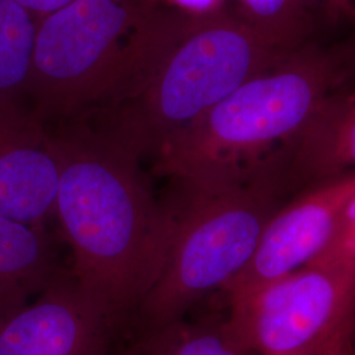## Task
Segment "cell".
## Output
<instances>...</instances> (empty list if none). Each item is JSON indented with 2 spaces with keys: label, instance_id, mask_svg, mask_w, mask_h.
<instances>
[{
  "label": "cell",
  "instance_id": "6da1fadb",
  "mask_svg": "<svg viewBox=\"0 0 355 355\" xmlns=\"http://www.w3.org/2000/svg\"><path fill=\"white\" fill-rule=\"evenodd\" d=\"M61 171L55 214L71 275L114 316L139 308L158 282L175 232L132 153L80 121L51 127Z\"/></svg>",
  "mask_w": 355,
  "mask_h": 355
},
{
  "label": "cell",
  "instance_id": "7a4b0ae2",
  "mask_svg": "<svg viewBox=\"0 0 355 355\" xmlns=\"http://www.w3.org/2000/svg\"><path fill=\"white\" fill-rule=\"evenodd\" d=\"M290 51L227 8L207 16L182 13L123 94L73 121L96 129L140 161L155 158L180 132Z\"/></svg>",
  "mask_w": 355,
  "mask_h": 355
},
{
  "label": "cell",
  "instance_id": "3957f363",
  "mask_svg": "<svg viewBox=\"0 0 355 355\" xmlns=\"http://www.w3.org/2000/svg\"><path fill=\"white\" fill-rule=\"evenodd\" d=\"M341 79L330 54L295 48L175 136L154 158L153 170L178 183L265 168L284 173L296 144Z\"/></svg>",
  "mask_w": 355,
  "mask_h": 355
},
{
  "label": "cell",
  "instance_id": "277c9868",
  "mask_svg": "<svg viewBox=\"0 0 355 355\" xmlns=\"http://www.w3.org/2000/svg\"><path fill=\"white\" fill-rule=\"evenodd\" d=\"M178 15L162 0H73L40 19L26 107L51 125L112 102L150 61Z\"/></svg>",
  "mask_w": 355,
  "mask_h": 355
},
{
  "label": "cell",
  "instance_id": "5b68a950",
  "mask_svg": "<svg viewBox=\"0 0 355 355\" xmlns=\"http://www.w3.org/2000/svg\"><path fill=\"white\" fill-rule=\"evenodd\" d=\"M179 184L186 192L183 202L171 208L175 232L165 267L139 306L150 328L182 318L191 305L241 271L279 209L284 186L274 168Z\"/></svg>",
  "mask_w": 355,
  "mask_h": 355
},
{
  "label": "cell",
  "instance_id": "8992f818",
  "mask_svg": "<svg viewBox=\"0 0 355 355\" xmlns=\"http://www.w3.org/2000/svg\"><path fill=\"white\" fill-rule=\"evenodd\" d=\"M225 325L255 355H353L355 267H302L229 302Z\"/></svg>",
  "mask_w": 355,
  "mask_h": 355
},
{
  "label": "cell",
  "instance_id": "52a82bcc",
  "mask_svg": "<svg viewBox=\"0 0 355 355\" xmlns=\"http://www.w3.org/2000/svg\"><path fill=\"white\" fill-rule=\"evenodd\" d=\"M268 220L249 262L221 288L239 300L306 266L355 196V170L308 187Z\"/></svg>",
  "mask_w": 355,
  "mask_h": 355
},
{
  "label": "cell",
  "instance_id": "ba28073f",
  "mask_svg": "<svg viewBox=\"0 0 355 355\" xmlns=\"http://www.w3.org/2000/svg\"><path fill=\"white\" fill-rule=\"evenodd\" d=\"M116 318L71 274L0 324V355H108Z\"/></svg>",
  "mask_w": 355,
  "mask_h": 355
},
{
  "label": "cell",
  "instance_id": "9c48e42d",
  "mask_svg": "<svg viewBox=\"0 0 355 355\" xmlns=\"http://www.w3.org/2000/svg\"><path fill=\"white\" fill-rule=\"evenodd\" d=\"M60 171L49 125L26 105L0 107V216L44 227L55 214Z\"/></svg>",
  "mask_w": 355,
  "mask_h": 355
},
{
  "label": "cell",
  "instance_id": "30bf717a",
  "mask_svg": "<svg viewBox=\"0 0 355 355\" xmlns=\"http://www.w3.org/2000/svg\"><path fill=\"white\" fill-rule=\"evenodd\" d=\"M355 170V91H336L296 144L283 183L313 186Z\"/></svg>",
  "mask_w": 355,
  "mask_h": 355
},
{
  "label": "cell",
  "instance_id": "8fae6325",
  "mask_svg": "<svg viewBox=\"0 0 355 355\" xmlns=\"http://www.w3.org/2000/svg\"><path fill=\"white\" fill-rule=\"evenodd\" d=\"M58 275L45 227L0 216V324Z\"/></svg>",
  "mask_w": 355,
  "mask_h": 355
},
{
  "label": "cell",
  "instance_id": "7c38bea8",
  "mask_svg": "<svg viewBox=\"0 0 355 355\" xmlns=\"http://www.w3.org/2000/svg\"><path fill=\"white\" fill-rule=\"evenodd\" d=\"M38 19L15 0H0V107L26 105Z\"/></svg>",
  "mask_w": 355,
  "mask_h": 355
},
{
  "label": "cell",
  "instance_id": "4fadbf2b",
  "mask_svg": "<svg viewBox=\"0 0 355 355\" xmlns=\"http://www.w3.org/2000/svg\"><path fill=\"white\" fill-rule=\"evenodd\" d=\"M125 355H255L230 334L225 321L187 324L182 318L152 328Z\"/></svg>",
  "mask_w": 355,
  "mask_h": 355
},
{
  "label": "cell",
  "instance_id": "5bb4252c",
  "mask_svg": "<svg viewBox=\"0 0 355 355\" xmlns=\"http://www.w3.org/2000/svg\"><path fill=\"white\" fill-rule=\"evenodd\" d=\"M236 15L275 46L292 51L305 26L303 0H237Z\"/></svg>",
  "mask_w": 355,
  "mask_h": 355
},
{
  "label": "cell",
  "instance_id": "9a60e30c",
  "mask_svg": "<svg viewBox=\"0 0 355 355\" xmlns=\"http://www.w3.org/2000/svg\"><path fill=\"white\" fill-rule=\"evenodd\" d=\"M308 265L355 267V196L345 207L325 248Z\"/></svg>",
  "mask_w": 355,
  "mask_h": 355
},
{
  "label": "cell",
  "instance_id": "2e32d148",
  "mask_svg": "<svg viewBox=\"0 0 355 355\" xmlns=\"http://www.w3.org/2000/svg\"><path fill=\"white\" fill-rule=\"evenodd\" d=\"M168 7L189 16H207L225 8V0H162Z\"/></svg>",
  "mask_w": 355,
  "mask_h": 355
},
{
  "label": "cell",
  "instance_id": "e0dca14e",
  "mask_svg": "<svg viewBox=\"0 0 355 355\" xmlns=\"http://www.w3.org/2000/svg\"><path fill=\"white\" fill-rule=\"evenodd\" d=\"M21 7H24L26 11L36 16L38 20L58 11L60 8L64 7L66 4L71 3L73 0H15Z\"/></svg>",
  "mask_w": 355,
  "mask_h": 355
},
{
  "label": "cell",
  "instance_id": "ac0fdd59",
  "mask_svg": "<svg viewBox=\"0 0 355 355\" xmlns=\"http://www.w3.org/2000/svg\"><path fill=\"white\" fill-rule=\"evenodd\" d=\"M330 4L333 6H338V7H347V6H352V1L353 0H327Z\"/></svg>",
  "mask_w": 355,
  "mask_h": 355
},
{
  "label": "cell",
  "instance_id": "d6986e66",
  "mask_svg": "<svg viewBox=\"0 0 355 355\" xmlns=\"http://www.w3.org/2000/svg\"><path fill=\"white\" fill-rule=\"evenodd\" d=\"M280 355H318L315 352H311V350H303V352H295V353H288V354H280Z\"/></svg>",
  "mask_w": 355,
  "mask_h": 355
},
{
  "label": "cell",
  "instance_id": "ffe728a7",
  "mask_svg": "<svg viewBox=\"0 0 355 355\" xmlns=\"http://www.w3.org/2000/svg\"><path fill=\"white\" fill-rule=\"evenodd\" d=\"M352 7H353V8H354V12H355V0H353V1H352Z\"/></svg>",
  "mask_w": 355,
  "mask_h": 355
}]
</instances>
